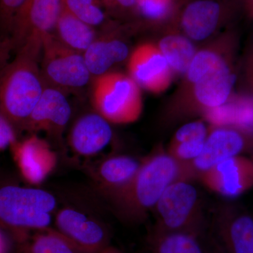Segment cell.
<instances>
[{"label":"cell","instance_id":"obj_18","mask_svg":"<svg viewBox=\"0 0 253 253\" xmlns=\"http://www.w3.org/2000/svg\"><path fill=\"white\" fill-rule=\"evenodd\" d=\"M236 82V76L227 62L208 73L194 83L196 111L203 112L225 104Z\"/></svg>","mask_w":253,"mask_h":253},{"label":"cell","instance_id":"obj_36","mask_svg":"<svg viewBox=\"0 0 253 253\" xmlns=\"http://www.w3.org/2000/svg\"><path fill=\"white\" fill-rule=\"evenodd\" d=\"M252 151H253V154H252V157H251V159H252L253 161V149Z\"/></svg>","mask_w":253,"mask_h":253},{"label":"cell","instance_id":"obj_21","mask_svg":"<svg viewBox=\"0 0 253 253\" xmlns=\"http://www.w3.org/2000/svg\"><path fill=\"white\" fill-rule=\"evenodd\" d=\"M158 46L172 71L179 73L187 72L196 53L194 44L186 37L168 35L160 41Z\"/></svg>","mask_w":253,"mask_h":253},{"label":"cell","instance_id":"obj_10","mask_svg":"<svg viewBox=\"0 0 253 253\" xmlns=\"http://www.w3.org/2000/svg\"><path fill=\"white\" fill-rule=\"evenodd\" d=\"M253 149V134L231 126H218L208 134L202 152L190 165L198 178L218 163Z\"/></svg>","mask_w":253,"mask_h":253},{"label":"cell","instance_id":"obj_17","mask_svg":"<svg viewBox=\"0 0 253 253\" xmlns=\"http://www.w3.org/2000/svg\"><path fill=\"white\" fill-rule=\"evenodd\" d=\"M113 136L110 123L98 113H87L75 123L69 134V144L78 156L89 157L99 154Z\"/></svg>","mask_w":253,"mask_h":253},{"label":"cell","instance_id":"obj_30","mask_svg":"<svg viewBox=\"0 0 253 253\" xmlns=\"http://www.w3.org/2000/svg\"><path fill=\"white\" fill-rule=\"evenodd\" d=\"M16 142L14 126L0 111V151L11 147Z\"/></svg>","mask_w":253,"mask_h":253},{"label":"cell","instance_id":"obj_31","mask_svg":"<svg viewBox=\"0 0 253 253\" xmlns=\"http://www.w3.org/2000/svg\"><path fill=\"white\" fill-rule=\"evenodd\" d=\"M199 239L196 236L181 234L180 242L171 253H204Z\"/></svg>","mask_w":253,"mask_h":253},{"label":"cell","instance_id":"obj_19","mask_svg":"<svg viewBox=\"0 0 253 253\" xmlns=\"http://www.w3.org/2000/svg\"><path fill=\"white\" fill-rule=\"evenodd\" d=\"M83 56L91 76L96 78L108 73L115 63L125 61L129 56V48L120 40L103 37L96 38Z\"/></svg>","mask_w":253,"mask_h":253},{"label":"cell","instance_id":"obj_9","mask_svg":"<svg viewBox=\"0 0 253 253\" xmlns=\"http://www.w3.org/2000/svg\"><path fill=\"white\" fill-rule=\"evenodd\" d=\"M55 224L56 230L85 253H101L111 246V235L106 226L76 208L60 209Z\"/></svg>","mask_w":253,"mask_h":253},{"label":"cell","instance_id":"obj_23","mask_svg":"<svg viewBox=\"0 0 253 253\" xmlns=\"http://www.w3.org/2000/svg\"><path fill=\"white\" fill-rule=\"evenodd\" d=\"M63 6L82 21L96 28L109 22L99 0H63Z\"/></svg>","mask_w":253,"mask_h":253},{"label":"cell","instance_id":"obj_25","mask_svg":"<svg viewBox=\"0 0 253 253\" xmlns=\"http://www.w3.org/2000/svg\"><path fill=\"white\" fill-rule=\"evenodd\" d=\"M230 111L231 127L253 134V99L244 97L227 101Z\"/></svg>","mask_w":253,"mask_h":253},{"label":"cell","instance_id":"obj_28","mask_svg":"<svg viewBox=\"0 0 253 253\" xmlns=\"http://www.w3.org/2000/svg\"><path fill=\"white\" fill-rule=\"evenodd\" d=\"M206 139H198L169 144L168 153L179 162L189 163L199 157Z\"/></svg>","mask_w":253,"mask_h":253},{"label":"cell","instance_id":"obj_15","mask_svg":"<svg viewBox=\"0 0 253 253\" xmlns=\"http://www.w3.org/2000/svg\"><path fill=\"white\" fill-rule=\"evenodd\" d=\"M215 239L228 253H253V217L231 206L219 208Z\"/></svg>","mask_w":253,"mask_h":253},{"label":"cell","instance_id":"obj_29","mask_svg":"<svg viewBox=\"0 0 253 253\" xmlns=\"http://www.w3.org/2000/svg\"><path fill=\"white\" fill-rule=\"evenodd\" d=\"M208 131L206 125L202 121H194L181 126L174 134L170 144L183 141L206 139Z\"/></svg>","mask_w":253,"mask_h":253},{"label":"cell","instance_id":"obj_34","mask_svg":"<svg viewBox=\"0 0 253 253\" xmlns=\"http://www.w3.org/2000/svg\"><path fill=\"white\" fill-rule=\"evenodd\" d=\"M101 253H124L122 251H120L119 249H116V248L113 247V246H110L109 247L106 248V249L104 250Z\"/></svg>","mask_w":253,"mask_h":253},{"label":"cell","instance_id":"obj_7","mask_svg":"<svg viewBox=\"0 0 253 253\" xmlns=\"http://www.w3.org/2000/svg\"><path fill=\"white\" fill-rule=\"evenodd\" d=\"M40 67L46 85L61 90L81 89L92 77L83 53L64 45L54 33L44 39Z\"/></svg>","mask_w":253,"mask_h":253},{"label":"cell","instance_id":"obj_2","mask_svg":"<svg viewBox=\"0 0 253 253\" xmlns=\"http://www.w3.org/2000/svg\"><path fill=\"white\" fill-rule=\"evenodd\" d=\"M41 57L19 53L0 69V111L14 127L23 129L46 86Z\"/></svg>","mask_w":253,"mask_h":253},{"label":"cell","instance_id":"obj_24","mask_svg":"<svg viewBox=\"0 0 253 253\" xmlns=\"http://www.w3.org/2000/svg\"><path fill=\"white\" fill-rule=\"evenodd\" d=\"M226 61L214 50H201L195 54L186 74L190 83L194 84L203 76L215 69Z\"/></svg>","mask_w":253,"mask_h":253},{"label":"cell","instance_id":"obj_12","mask_svg":"<svg viewBox=\"0 0 253 253\" xmlns=\"http://www.w3.org/2000/svg\"><path fill=\"white\" fill-rule=\"evenodd\" d=\"M13 156L23 179L39 185L54 170L57 156L47 141L33 134L12 146Z\"/></svg>","mask_w":253,"mask_h":253},{"label":"cell","instance_id":"obj_11","mask_svg":"<svg viewBox=\"0 0 253 253\" xmlns=\"http://www.w3.org/2000/svg\"><path fill=\"white\" fill-rule=\"evenodd\" d=\"M198 179L216 194L238 197L253 188V161L242 156L229 158L201 173Z\"/></svg>","mask_w":253,"mask_h":253},{"label":"cell","instance_id":"obj_13","mask_svg":"<svg viewBox=\"0 0 253 253\" xmlns=\"http://www.w3.org/2000/svg\"><path fill=\"white\" fill-rule=\"evenodd\" d=\"M71 113V105L63 91L46 85L23 129L33 134L42 131L57 137L63 134Z\"/></svg>","mask_w":253,"mask_h":253},{"label":"cell","instance_id":"obj_22","mask_svg":"<svg viewBox=\"0 0 253 253\" xmlns=\"http://www.w3.org/2000/svg\"><path fill=\"white\" fill-rule=\"evenodd\" d=\"M36 231L26 253H85L56 229L47 227Z\"/></svg>","mask_w":253,"mask_h":253},{"label":"cell","instance_id":"obj_32","mask_svg":"<svg viewBox=\"0 0 253 253\" xmlns=\"http://www.w3.org/2000/svg\"><path fill=\"white\" fill-rule=\"evenodd\" d=\"M203 251L204 253H228L214 237L206 241V245L203 246Z\"/></svg>","mask_w":253,"mask_h":253},{"label":"cell","instance_id":"obj_1","mask_svg":"<svg viewBox=\"0 0 253 253\" xmlns=\"http://www.w3.org/2000/svg\"><path fill=\"white\" fill-rule=\"evenodd\" d=\"M194 178L190 163L179 162L168 152L158 151L141 161L130 183L110 203L123 221L141 222L154 210L168 186L176 181Z\"/></svg>","mask_w":253,"mask_h":253},{"label":"cell","instance_id":"obj_3","mask_svg":"<svg viewBox=\"0 0 253 253\" xmlns=\"http://www.w3.org/2000/svg\"><path fill=\"white\" fill-rule=\"evenodd\" d=\"M190 181H176L164 191L153 210L156 216L154 230L202 236V204L197 189Z\"/></svg>","mask_w":253,"mask_h":253},{"label":"cell","instance_id":"obj_16","mask_svg":"<svg viewBox=\"0 0 253 253\" xmlns=\"http://www.w3.org/2000/svg\"><path fill=\"white\" fill-rule=\"evenodd\" d=\"M141 161L126 155H116L101 160L91 169L96 189L109 202L124 191L135 175Z\"/></svg>","mask_w":253,"mask_h":253},{"label":"cell","instance_id":"obj_27","mask_svg":"<svg viewBox=\"0 0 253 253\" xmlns=\"http://www.w3.org/2000/svg\"><path fill=\"white\" fill-rule=\"evenodd\" d=\"M99 1L109 17L131 20L141 16L137 0H99Z\"/></svg>","mask_w":253,"mask_h":253},{"label":"cell","instance_id":"obj_26","mask_svg":"<svg viewBox=\"0 0 253 253\" xmlns=\"http://www.w3.org/2000/svg\"><path fill=\"white\" fill-rule=\"evenodd\" d=\"M27 0H0V36L6 44L18 13Z\"/></svg>","mask_w":253,"mask_h":253},{"label":"cell","instance_id":"obj_8","mask_svg":"<svg viewBox=\"0 0 253 253\" xmlns=\"http://www.w3.org/2000/svg\"><path fill=\"white\" fill-rule=\"evenodd\" d=\"M241 8L242 0H191L174 10L173 16L187 38L201 41L229 22Z\"/></svg>","mask_w":253,"mask_h":253},{"label":"cell","instance_id":"obj_6","mask_svg":"<svg viewBox=\"0 0 253 253\" xmlns=\"http://www.w3.org/2000/svg\"><path fill=\"white\" fill-rule=\"evenodd\" d=\"M63 8V0H27L15 18L6 44L15 54L41 56L44 39L54 33Z\"/></svg>","mask_w":253,"mask_h":253},{"label":"cell","instance_id":"obj_35","mask_svg":"<svg viewBox=\"0 0 253 253\" xmlns=\"http://www.w3.org/2000/svg\"><path fill=\"white\" fill-rule=\"evenodd\" d=\"M5 249H6V244H5L4 236L0 232V253H5Z\"/></svg>","mask_w":253,"mask_h":253},{"label":"cell","instance_id":"obj_33","mask_svg":"<svg viewBox=\"0 0 253 253\" xmlns=\"http://www.w3.org/2000/svg\"><path fill=\"white\" fill-rule=\"evenodd\" d=\"M243 9L249 16L253 18V0H242Z\"/></svg>","mask_w":253,"mask_h":253},{"label":"cell","instance_id":"obj_4","mask_svg":"<svg viewBox=\"0 0 253 253\" xmlns=\"http://www.w3.org/2000/svg\"><path fill=\"white\" fill-rule=\"evenodd\" d=\"M92 101L96 113L113 124L135 122L142 112L139 86L123 73L108 72L96 77Z\"/></svg>","mask_w":253,"mask_h":253},{"label":"cell","instance_id":"obj_20","mask_svg":"<svg viewBox=\"0 0 253 253\" xmlns=\"http://www.w3.org/2000/svg\"><path fill=\"white\" fill-rule=\"evenodd\" d=\"M54 34L64 45L83 54L96 39L95 28L83 22L64 8L58 20Z\"/></svg>","mask_w":253,"mask_h":253},{"label":"cell","instance_id":"obj_14","mask_svg":"<svg viewBox=\"0 0 253 253\" xmlns=\"http://www.w3.org/2000/svg\"><path fill=\"white\" fill-rule=\"evenodd\" d=\"M129 76L139 86L153 92L166 89L172 70L157 46L141 44L131 54L128 62Z\"/></svg>","mask_w":253,"mask_h":253},{"label":"cell","instance_id":"obj_5","mask_svg":"<svg viewBox=\"0 0 253 253\" xmlns=\"http://www.w3.org/2000/svg\"><path fill=\"white\" fill-rule=\"evenodd\" d=\"M56 200L38 188L7 186L0 189V220L10 226L37 231L49 227Z\"/></svg>","mask_w":253,"mask_h":253}]
</instances>
